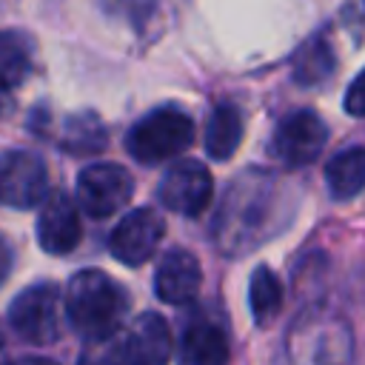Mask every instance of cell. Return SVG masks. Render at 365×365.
Wrapping results in <instances>:
<instances>
[{"mask_svg": "<svg viewBox=\"0 0 365 365\" xmlns=\"http://www.w3.org/2000/svg\"><path fill=\"white\" fill-rule=\"evenodd\" d=\"M274 177L271 174H245L237 177L222 200V211L220 220L214 222L222 248H228L231 254H240L257 242H262L268 234L265 228L271 225L274 217Z\"/></svg>", "mask_w": 365, "mask_h": 365, "instance_id": "cell-1", "label": "cell"}, {"mask_svg": "<svg viewBox=\"0 0 365 365\" xmlns=\"http://www.w3.org/2000/svg\"><path fill=\"white\" fill-rule=\"evenodd\" d=\"M125 294L123 288L103 271L97 268H83L68 279L63 308L71 322V328L91 339H106L120 331L123 314H125Z\"/></svg>", "mask_w": 365, "mask_h": 365, "instance_id": "cell-2", "label": "cell"}, {"mask_svg": "<svg viewBox=\"0 0 365 365\" xmlns=\"http://www.w3.org/2000/svg\"><path fill=\"white\" fill-rule=\"evenodd\" d=\"M194 143V120L174 106H163L148 111L134 128L128 131L125 148L143 165H157L182 154Z\"/></svg>", "mask_w": 365, "mask_h": 365, "instance_id": "cell-3", "label": "cell"}, {"mask_svg": "<svg viewBox=\"0 0 365 365\" xmlns=\"http://www.w3.org/2000/svg\"><path fill=\"white\" fill-rule=\"evenodd\" d=\"M14 334L34 345H48L60 336V291L51 282L23 288L9 305Z\"/></svg>", "mask_w": 365, "mask_h": 365, "instance_id": "cell-4", "label": "cell"}, {"mask_svg": "<svg viewBox=\"0 0 365 365\" xmlns=\"http://www.w3.org/2000/svg\"><path fill=\"white\" fill-rule=\"evenodd\" d=\"M134 194L131 174L117 163H91L77 174V202L88 217H111Z\"/></svg>", "mask_w": 365, "mask_h": 365, "instance_id": "cell-5", "label": "cell"}, {"mask_svg": "<svg viewBox=\"0 0 365 365\" xmlns=\"http://www.w3.org/2000/svg\"><path fill=\"white\" fill-rule=\"evenodd\" d=\"M328 143V128L322 117L311 108H299L285 114L274 128V154L285 163V168H302L311 165Z\"/></svg>", "mask_w": 365, "mask_h": 365, "instance_id": "cell-6", "label": "cell"}, {"mask_svg": "<svg viewBox=\"0 0 365 365\" xmlns=\"http://www.w3.org/2000/svg\"><path fill=\"white\" fill-rule=\"evenodd\" d=\"M48 197V171L34 151L0 154V202L11 208H34Z\"/></svg>", "mask_w": 365, "mask_h": 365, "instance_id": "cell-7", "label": "cell"}, {"mask_svg": "<svg viewBox=\"0 0 365 365\" xmlns=\"http://www.w3.org/2000/svg\"><path fill=\"white\" fill-rule=\"evenodd\" d=\"M160 202L182 217H197L208 208L214 197L211 171L200 160H177L157 185Z\"/></svg>", "mask_w": 365, "mask_h": 365, "instance_id": "cell-8", "label": "cell"}, {"mask_svg": "<svg viewBox=\"0 0 365 365\" xmlns=\"http://www.w3.org/2000/svg\"><path fill=\"white\" fill-rule=\"evenodd\" d=\"M165 234V222L154 208H134L128 211L108 237V251L114 259L125 265H143L154 257Z\"/></svg>", "mask_w": 365, "mask_h": 365, "instance_id": "cell-9", "label": "cell"}, {"mask_svg": "<svg viewBox=\"0 0 365 365\" xmlns=\"http://www.w3.org/2000/svg\"><path fill=\"white\" fill-rule=\"evenodd\" d=\"M83 237L80 214L77 205L68 200L63 191H48V197L40 202V217H37V242L46 254L63 257L77 248Z\"/></svg>", "mask_w": 365, "mask_h": 365, "instance_id": "cell-10", "label": "cell"}, {"mask_svg": "<svg viewBox=\"0 0 365 365\" xmlns=\"http://www.w3.org/2000/svg\"><path fill=\"white\" fill-rule=\"evenodd\" d=\"M125 345V365H168L171 362V328L165 317L148 311L140 314L128 334L123 336Z\"/></svg>", "mask_w": 365, "mask_h": 365, "instance_id": "cell-11", "label": "cell"}, {"mask_svg": "<svg viewBox=\"0 0 365 365\" xmlns=\"http://www.w3.org/2000/svg\"><path fill=\"white\" fill-rule=\"evenodd\" d=\"M200 282H202L200 262L194 254H188L182 248L168 251L154 271V294L168 305L191 302L200 291Z\"/></svg>", "mask_w": 365, "mask_h": 365, "instance_id": "cell-12", "label": "cell"}, {"mask_svg": "<svg viewBox=\"0 0 365 365\" xmlns=\"http://www.w3.org/2000/svg\"><path fill=\"white\" fill-rule=\"evenodd\" d=\"M180 365H228L225 331L214 322H194L180 342Z\"/></svg>", "mask_w": 365, "mask_h": 365, "instance_id": "cell-13", "label": "cell"}, {"mask_svg": "<svg viewBox=\"0 0 365 365\" xmlns=\"http://www.w3.org/2000/svg\"><path fill=\"white\" fill-rule=\"evenodd\" d=\"M328 191L334 200H351L365 188V145H351L334 154L325 165Z\"/></svg>", "mask_w": 365, "mask_h": 365, "instance_id": "cell-14", "label": "cell"}, {"mask_svg": "<svg viewBox=\"0 0 365 365\" xmlns=\"http://www.w3.org/2000/svg\"><path fill=\"white\" fill-rule=\"evenodd\" d=\"M242 143V117L234 106L222 103L211 111L205 125V151L214 160H231Z\"/></svg>", "mask_w": 365, "mask_h": 365, "instance_id": "cell-15", "label": "cell"}, {"mask_svg": "<svg viewBox=\"0 0 365 365\" xmlns=\"http://www.w3.org/2000/svg\"><path fill=\"white\" fill-rule=\"evenodd\" d=\"M108 137H106V125L94 111H80L71 114L63 123V134H60V145L68 154H80V157H91L100 154L106 148Z\"/></svg>", "mask_w": 365, "mask_h": 365, "instance_id": "cell-16", "label": "cell"}, {"mask_svg": "<svg viewBox=\"0 0 365 365\" xmlns=\"http://www.w3.org/2000/svg\"><path fill=\"white\" fill-rule=\"evenodd\" d=\"M334 71V48L325 34H314L294 54V80L302 86H317Z\"/></svg>", "mask_w": 365, "mask_h": 365, "instance_id": "cell-17", "label": "cell"}, {"mask_svg": "<svg viewBox=\"0 0 365 365\" xmlns=\"http://www.w3.org/2000/svg\"><path fill=\"white\" fill-rule=\"evenodd\" d=\"M31 68V46L20 31H0V86L14 91Z\"/></svg>", "mask_w": 365, "mask_h": 365, "instance_id": "cell-18", "label": "cell"}, {"mask_svg": "<svg viewBox=\"0 0 365 365\" xmlns=\"http://www.w3.org/2000/svg\"><path fill=\"white\" fill-rule=\"evenodd\" d=\"M248 305H251V314H254L257 325H265V322H271L277 317V311L282 305V282L277 279V274L268 265H259L251 274Z\"/></svg>", "mask_w": 365, "mask_h": 365, "instance_id": "cell-19", "label": "cell"}, {"mask_svg": "<svg viewBox=\"0 0 365 365\" xmlns=\"http://www.w3.org/2000/svg\"><path fill=\"white\" fill-rule=\"evenodd\" d=\"M77 365H125V345L123 336H106V339H91L86 351L80 354Z\"/></svg>", "mask_w": 365, "mask_h": 365, "instance_id": "cell-20", "label": "cell"}, {"mask_svg": "<svg viewBox=\"0 0 365 365\" xmlns=\"http://www.w3.org/2000/svg\"><path fill=\"white\" fill-rule=\"evenodd\" d=\"M342 106H345V111H348L351 117H365V68H362V71L354 77V83L348 86Z\"/></svg>", "mask_w": 365, "mask_h": 365, "instance_id": "cell-21", "label": "cell"}, {"mask_svg": "<svg viewBox=\"0 0 365 365\" xmlns=\"http://www.w3.org/2000/svg\"><path fill=\"white\" fill-rule=\"evenodd\" d=\"M9 271H11V248H9V245L0 240V285L6 282Z\"/></svg>", "mask_w": 365, "mask_h": 365, "instance_id": "cell-22", "label": "cell"}, {"mask_svg": "<svg viewBox=\"0 0 365 365\" xmlns=\"http://www.w3.org/2000/svg\"><path fill=\"white\" fill-rule=\"evenodd\" d=\"M6 365H57L54 359H46V356H20V359H11Z\"/></svg>", "mask_w": 365, "mask_h": 365, "instance_id": "cell-23", "label": "cell"}, {"mask_svg": "<svg viewBox=\"0 0 365 365\" xmlns=\"http://www.w3.org/2000/svg\"><path fill=\"white\" fill-rule=\"evenodd\" d=\"M11 106H14V100H11V91L0 86V117H3V114H6Z\"/></svg>", "mask_w": 365, "mask_h": 365, "instance_id": "cell-24", "label": "cell"}]
</instances>
